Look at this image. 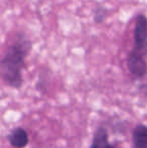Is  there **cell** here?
I'll return each instance as SVG.
<instances>
[{"label": "cell", "mask_w": 147, "mask_h": 148, "mask_svg": "<svg viewBox=\"0 0 147 148\" xmlns=\"http://www.w3.org/2000/svg\"><path fill=\"white\" fill-rule=\"evenodd\" d=\"M31 49V39L25 32L19 31L12 37L0 62L1 78L6 86L13 89L21 88L22 73Z\"/></svg>", "instance_id": "1"}, {"label": "cell", "mask_w": 147, "mask_h": 148, "mask_svg": "<svg viewBox=\"0 0 147 148\" xmlns=\"http://www.w3.org/2000/svg\"><path fill=\"white\" fill-rule=\"evenodd\" d=\"M129 53L147 59V15L138 13L133 27V45Z\"/></svg>", "instance_id": "2"}, {"label": "cell", "mask_w": 147, "mask_h": 148, "mask_svg": "<svg viewBox=\"0 0 147 148\" xmlns=\"http://www.w3.org/2000/svg\"><path fill=\"white\" fill-rule=\"evenodd\" d=\"M7 140L9 144L14 148H24L28 144V134L25 129L21 127H16L12 129L7 135Z\"/></svg>", "instance_id": "3"}, {"label": "cell", "mask_w": 147, "mask_h": 148, "mask_svg": "<svg viewBox=\"0 0 147 148\" xmlns=\"http://www.w3.org/2000/svg\"><path fill=\"white\" fill-rule=\"evenodd\" d=\"M114 146L109 142L108 132L104 127H99L93 137L90 148H113Z\"/></svg>", "instance_id": "4"}, {"label": "cell", "mask_w": 147, "mask_h": 148, "mask_svg": "<svg viewBox=\"0 0 147 148\" xmlns=\"http://www.w3.org/2000/svg\"><path fill=\"white\" fill-rule=\"evenodd\" d=\"M134 148H147V126L138 124L132 133Z\"/></svg>", "instance_id": "5"}, {"label": "cell", "mask_w": 147, "mask_h": 148, "mask_svg": "<svg viewBox=\"0 0 147 148\" xmlns=\"http://www.w3.org/2000/svg\"><path fill=\"white\" fill-rule=\"evenodd\" d=\"M109 15V11L105 6L97 5L93 10V21L97 24H101L107 19Z\"/></svg>", "instance_id": "6"}, {"label": "cell", "mask_w": 147, "mask_h": 148, "mask_svg": "<svg viewBox=\"0 0 147 148\" xmlns=\"http://www.w3.org/2000/svg\"><path fill=\"white\" fill-rule=\"evenodd\" d=\"M113 148H116V147H115V146H114V147H113Z\"/></svg>", "instance_id": "7"}]
</instances>
